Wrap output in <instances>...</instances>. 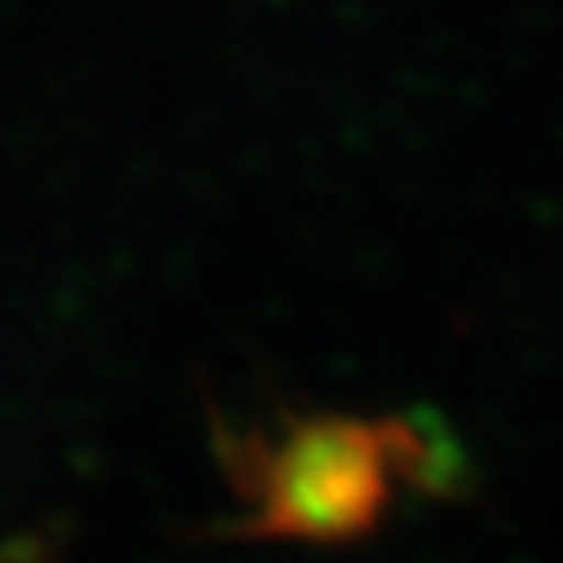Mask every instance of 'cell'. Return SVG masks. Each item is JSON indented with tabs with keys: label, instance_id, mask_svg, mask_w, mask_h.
Listing matches in <instances>:
<instances>
[{
	"label": "cell",
	"instance_id": "1",
	"mask_svg": "<svg viewBox=\"0 0 563 563\" xmlns=\"http://www.w3.org/2000/svg\"><path fill=\"white\" fill-rule=\"evenodd\" d=\"M235 479L253 506L249 532L346 541L368 532L404 484H435L440 449L404 421H298L275 440H253Z\"/></svg>",
	"mask_w": 563,
	"mask_h": 563
}]
</instances>
